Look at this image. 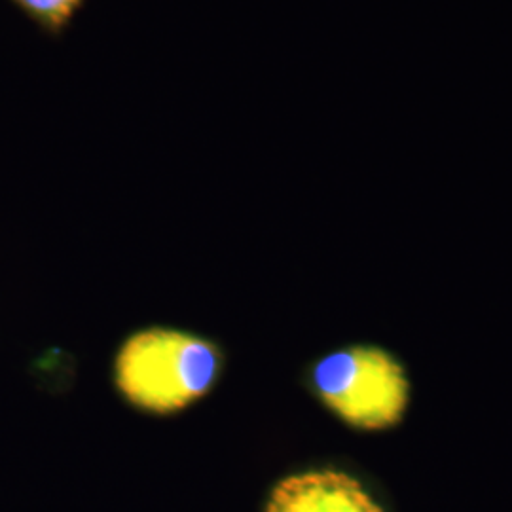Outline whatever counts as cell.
<instances>
[{
	"label": "cell",
	"instance_id": "obj_1",
	"mask_svg": "<svg viewBox=\"0 0 512 512\" xmlns=\"http://www.w3.org/2000/svg\"><path fill=\"white\" fill-rule=\"evenodd\" d=\"M219 349L179 330H143L116 359V384L129 403L175 412L203 397L219 374Z\"/></svg>",
	"mask_w": 512,
	"mask_h": 512
},
{
	"label": "cell",
	"instance_id": "obj_2",
	"mask_svg": "<svg viewBox=\"0 0 512 512\" xmlns=\"http://www.w3.org/2000/svg\"><path fill=\"white\" fill-rule=\"evenodd\" d=\"M313 384L332 412L361 429L395 425L408 404L403 366L378 348L332 353L315 366Z\"/></svg>",
	"mask_w": 512,
	"mask_h": 512
},
{
	"label": "cell",
	"instance_id": "obj_3",
	"mask_svg": "<svg viewBox=\"0 0 512 512\" xmlns=\"http://www.w3.org/2000/svg\"><path fill=\"white\" fill-rule=\"evenodd\" d=\"M266 512H384L359 480L340 471H311L281 480Z\"/></svg>",
	"mask_w": 512,
	"mask_h": 512
},
{
	"label": "cell",
	"instance_id": "obj_4",
	"mask_svg": "<svg viewBox=\"0 0 512 512\" xmlns=\"http://www.w3.org/2000/svg\"><path fill=\"white\" fill-rule=\"evenodd\" d=\"M23 14L37 23L40 29L57 35L74 18L84 0H14Z\"/></svg>",
	"mask_w": 512,
	"mask_h": 512
}]
</instances>
